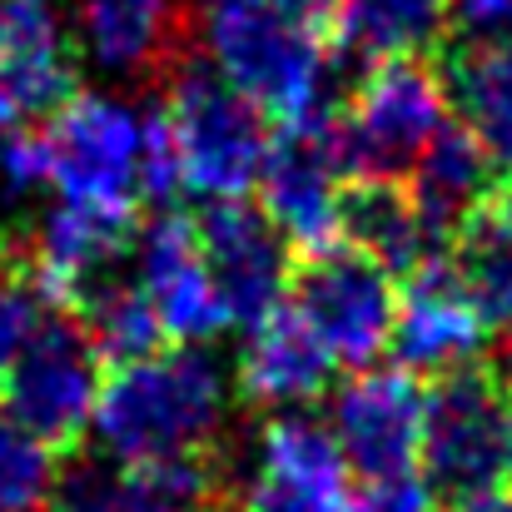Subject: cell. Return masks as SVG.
Instances as JSON below:
<instances>
[{
    "instance_id": "1",
    "label": "cell",
    "mask_w": 512,
    "mask_h": 512,
    "mask_svg": "<svg viewBox=\"0 0 512 512\" xmlns=\"http://www.w3.org/2000/svg\"><path fill=\"white\" fill-rule=\"evenodd\" d=\"M204 45L214 70L274 125L329 105L339 60L329 0H209Z\"/></svg>"
},
{
    "instance_id": "2",
    "label": "cell",
    "mask_w": 512,
    "mask_h": 512,
    "mask_svg": "<svg viewBox=\"0 0 512 512\" xmlns=\"http://www.w3.org/2000/svg\"><path fill=\"white\" fill-rule=\"evenodd\" d=\"M229 423V383L219 363L184 343L105 373L95 398V438L125 468L219 453Z\"/></svg>"
},
{
    "instance_id": "3",
    "label": "cell",
    "mask_w": 512,
    "mask_h": 512,
    "mask_svg": "<svg viewBox=\"0 0 512 512\" xmlns=\"http://www.w3.org/2000/svg\"><path fill=\"white\" fill-rule=\"evenodd\" d=\"M165 125H170L179 179L189 194L219 204V199H244L249 189H259L274 130L264 110L249 105L214 65L184 60L174 70Z\"/></svg>"
},
{
    "instance_id": "4",
    "label": "cell",
    "mask_w": 512,
    "mask_h": 512,
    "mask_svg": "<svg viewBox=\"0 0 512 512\" xmlns=\"http://www.w3.org/2000/svg\"><path fill=\"white\" fill-rule=\"evenodd\" d=\"M448 125L443 70L418 55L373 60L339 105V140L353 179H408Z\"/></svg>"
},
{
    "instance_id": "5",
    "label": "cell",
    "mask_w": 512,
    "mask_h": 512,
    "mask_svg": "<svg viewBox=\"0 0 512 512\" xmlns=\"http://www.w3.org/2000/svg\"><path fill=\"white\" fill-rule=\"evenodd\" d=\"M418 468L448 503L512 483V398L493 368L468 363L433 378Z\"/></svg>"
},
{
    "instance_id": "6",
    "label": "cell",
    "mask_w": 512,
    "mask_h": 512,
    "mask_svg": "<svg viewBox=\"0 0 512 512\" xmlns=\"http://www.w3.org/2000/svg\"><path fill=\"white\" fill-rule=\"evenodd\" d=\"M284 299L343 368H368L383 348H393L398 279L343 239L314 254H294Z\"/></svg>"
},
{
    "instance_id": "7",
    "label": "cell",
    "mask_w": 512,
    "mask_h": 512,
    "mask_svg": "<svg viewBox=\"0 0 512 512\" xmlns=\"http://www.w3.org/2000/svg\"><path fill=\"white\" fill-rule=\"evenodd\" d=\"M100 383H105V358L95 353L80 319L60 309L30 334L20 358L10 363L0 403L5 418L45 438L55 453H70L95 418Z\"/></svg>"
},
{
    "instance_id": "8",
    "label": "cell",
    "mask_w": 512,
    "mask_h": 512,
    "mask_svg": "<svg viewBox=\"0 0 512 512\" xmlns=\"http://www.w3.org/2000/svg\"><path fill=\"white\" fill-rule=\"evenodd\" d=\"M140 155H145V110H135L120 95L80 90L45 135L50 184L65 204L140 214Z\"/></svg>"
},
{
    "instance_id": "9",
    "label": "cell",
    "mask_w": 512,
    "mask_h": 512,
    "mask_svg": "<svg viewBox=\"0 0 512 512\" xmlns=\"http://www.w3.org/2000/svg\"><path fill=\"white\" fill-rule=\"evenodd\" d=\"M348 160L339 140V105H324L294 125H279L259 174L264 214L294 254L339 244V204L348 189Z\"/></svg>"
},
{
    "instance_id": "10",
    "label": "cell",
    "mask_w": 512,
    "mask_h": 512,
    "mask_svg": "<svg viewBox=\"0 0 512 512\" xmlns=\"http://www.w3.org/2000/svg\"><path fill=\"white\" fill-rule=\"evenodd\" d=\"M423 413L428 393L408 368H363L329 403V428L339 438L348 473L363 483L413 478L423 458Z\"/></svg>"
},
{
    "instance_id": "11",
    "label": "cell",
    "mask_w": 512,
    "mask_h": 512,
    "mask_svg": "<svg viewBox=\"0 0 512 512\" xmlns=\"http://www.w3.org/2000/svg\"><path fill=\"white\" fill-rule=\"evenodd\" d=\"M80 95L70 5L0 0V135L55 120Z\"/></svg>"
},
{
    "instance_id": "12",
    "label": "cell",
    "mask_w": 512,
    "mask_h": 512,
    "mask_svg": "<svg viewBox=\"0 0 512 512\" xmlns=\"http://www.w3.org/2000/svg\"><path fill=\"white\" fill-rule=\"evenodd\" d=\"M194 229H199V249H204L214 294L224 304V319L244 329L269 319L284 304L289 269H294V249L274 229V219L249 199H219L204 209Z\"/></svg>"
},
{
    "instance_id": "13",
    "label": "cell",
    "mask_w": 512,
    "mask_h": 512,
    "mask_svg": "<svg viewBox=\"0 0 512 512\" xmlns=\"http://www.w3.org/2000/svg\"><path fill=\"white\" fill-rule=\"evenodd\" d=\"M135 239H140V214L60 199L40 219L35 249L25 244V254H30V269H35L45 299L70 314L85 294H95L100 284H110L125 269Z\"/></svg>"
},
{
    "instance_id": "14",
    "label": "cell",
    "mask_w": 512,
    "mask_h": 512,
    "mask_svg": "<svg viewBox=\"0 0 512 512\" xmlns=\"http://www.w3.org/2000/svg\"><path fill=\"white\" fill-rule=\"evenodd\" d=\"M135 284L150 299L165 339L179 343H204L219 329H229L224 304L214 294L204 249H199V229L184 214H155L140 239H135Z\"/></svg>"
},
{
    "instance_id": "15",
    "label": "cell",
    "mask_w": 512,
    "mask_h": 512,
    "mask_svg": "<svg viewBox=\"0 0 512 512\" xmlns=\"http://www.w3.org/2000/svg\"><path fill=\"white\" fill-rule=\"evenodd\" d=\"M348 498V463L334 428L309 413H284L264 423L259 473L244 512H343Z\"/></svg>"
},
{
    "instance_id": "16",
    "label": "cell",
    "mask_w": 512,
    "mask_h": 512,
    "mask_svg": "<svg viewBox=\"0 0 512 512\" xmlns=\"http://www.w3.org/2000/svg\"><path fill=\"white\" fill-rule=\"evenodd\" d=\"M80 50L120 80H155L184 65L189 0H70Z\"/></svg>"
},
{
    "instance_id": "17",
    "label": "cell",
    "mask_w": 512,
    "mask_h": 512,
    "mask_svg": "<svg viewBox=\"0 0 512 512\" xmlns=\"http://www.w3.org/2000/svg\"><path fill=\"white\" fill-rule=\"evenodd\" d=\"M339 239L378 259L393 279L428 269L448 249V229L418 204L408 179H348L339 204Z\"/></svg>"
},
{
    "instance_id": "18",
    "label": "cell",
    "mask_w": 512,
    "mask_h": 512,
    "mask_svg": "<svg viewBox=\"0 0 512 512\" xmlns=\"http://www.w3.org/2000/svg\"><path fill=\"white\" fill-rule=\"evenodd\" d=\"M483 339H488V324L463 299L443 259L408 274V289L398 294V324H393V353L408 373L443 378L453 368H468L478 363Z\"/></svg>"
},
{
    "instance_id": "19",
    "label": "cell",
    "mask_w": 512,
    "mask_h": 512,
    "mask_svg": "<svg viewBox=\"0 0 512 512\" xmlns=\"http://www.w3.org/2000/svg\"><path fill=\"white\" fill-rule=\"evenodd\" d=\"M334 368L339 363L309 334V324L289 304H279L269 319L249 329L234 383L259 408H294V403H314L334 383Z\"/></svg>"
},
{
    "instance_id": "20",
    "label": "cell",
    "mask_w": 512,
    "mask_h": 512,
    "mask_svg": "<svg viewBox=\"0 0 512 512\" xmlns=\"http://www.w3.org/2000/svg\"><path fill=\"white\" fill-rule=\"evenodd\" d=\"M448 110L488 150L498 179H512V40H468L443 65Z\"/></svg>"
},
{
    "instance_id": "21",
    "label": "cell",
    "mask_w": 512,
    "mask_h": 512,
    "mask_svg": "<svg viewBox=\"0 0 512 512\" xmlns=\"http://www.w3.org/2000/svg\"><path fill=\"white\" fill-rule=\"evenodd\" d=\"M334 45L358 60L423 55L453 25V0H329Z\"/></svg>"
},
{
    "instance_id": "22",
    "label": "cell",
    "mask_w": 512,
    "mask_h": 512,
    "mask_svg": "<svg viewBox=\"0 0 512 512\" xmlns=\"http://www.w3.org/2000/svg\"><path fill=\"white\" fill-rule=\"evenodd\" d=\"M443 269L463 289V299L478 309V319L493 329H512V234L493 219L488 199L468 209L443 249Z\"/></svg>"
},
{
    "instance_id": "23",
    "label": "cell",
    "mask_w": 512,
    "mask_h": 512,
    "mask_svg": "<svg viewBox=\"0 0 512 512\" xmlns=\"http://www.w3.org/2000/svg\"><path fill=\"white\" fill-rule=\"evenodd\" d=\"M408 184H413L418 204L453 234V224L493 194L498 170H493L488 150H483L463 125H443L438 140H433V145L423 150V160L413 165Z\"/></svg>"
},
{
    "instance_id": "24",
    "label": "cell",
    "mask_w": 512,
    "mask_h": 512,
    "mask_svg": "<svg viewBox=\"0 0 512 512\" xmlns=\"http://www.w3.org/2000/svg\"><path fill=\"white\" fill-rule=\"evenodd\" d=\"M70 314L90 334L105 368H120V363H135V358H150V353L165 348V329H160V319H155V309H150V299L140 294L135 279L115 274L110 284L85 294Z\"/></svg>"
},
{
    "instance_id": "25",
    "label": "cell",
    "mask_w": 512,
    "mask_h": 512,
    "mask_svg": "<svg viewBox=\"0 0 512 512\" xmlns=\"http://www.w3.org/2000/svg\"><path fill=\"white\" fill-rule=\"evenodd\" d=\"M60 483V453L0 413V512H45Z\"/></svg>"
},
{
    "instance_id": "26",
    "label": "cell",
    "mask_w": 512,
    "mask_h": 512,
    "mask_svg": "<svg viewBox=\"0 0 512 512\" xmlns=\"http://www.w3.org/2000/svg\"><path fill=\"white\" fill-rule=\"evenodd\" d=\"M45 304L50 299L30 269L25 244L5 239V254H0V388H5V373L20 358V348L45 324Z\"/></svg>"
},
{
    "instance_id": "27",
    "label": "cell",
    "mask_w": 512,
    "mask_h": 512,
    "mask_svg": "<svg viewBox=\"0 0 512 512\" xmlns=\"http://www.w3.org/2000/svg\"><path fill=\"white\" fill-rule=\"evenodd\" d=\"M40 184H50L45 135H35V130H5L0 135V194L5 199H30Z\"/></svg>"
},
{
    "instance_id": "28",
    "label": "cell",
    "mask_w": 512,
    "mask_h": 512,
    "mask_svg": "<svg viewBox=\"0 0 512 512\" xmlns=\"http://www.w3.org/2000/svg\"><path fill=\"white\" fill-rule=\"evenodd\" d=\"M45 512H130V508H125L120 478H110V473L95 468V463H80V468H70V473L55 483Z\"/></svg>"
},
{
    "instance_id": "29",
    "label": "cell",
    "mask_w": 512,
    "mask_h": 512,
    "mask_svg": "<svg viewBox=\"0 0 512 512\" xmlns=\"http://www.w3.org/2000/svg\"><path fill=\"white\" fill-rule=\"evenodd\" d=\"M343 512H438V503L433 488L418 478H383V483H363V493H353Z\"/></svg>"
},
{
    "instance_id": "30",
    "label": "cell",
    "mask_w": 512,
    "mask_h": 512,
    "mask_svg": "<svg viewBox=\"0 0 512 512\" xmlns=\"http://www.w3.org/2000/svg\"><path fill=\"white\" fill-rule=\"evenodd\" d=\"M453 25L468 40H512V0H453Z\"/></svg>"
},
{
    "instance_id": "31",
    "label": "cell",
    "mask_w": 512,
    "mask_h": 512,
    "mask_svg": "<svg viewBox=\"0 0 512 512\" xmlns=\"http://www.w3.org/2000/svg\"><path fill=\"white\" fill-rule=\"evenodd\" d=\"M443 512H512V493L493 488V493H473V498H453Z\"/></svg>"
},
{
    "instance_id": "32",
    "label": "cell",
    "mask_w": 512,
    "mask_h": 512,
    "mask_svg": "<svg viewBox=\"0 0 512 512\" xmlns=\"http://www.w3.org/2000/svg\"><path fill=\"white\" fill-rule=\"evenodd\" d=\"M493 373H498V383H503V393L512 398V329H508V343L498 348V363H493Z\"/></svg>"
},
{
    "instance_id": "33",
    "label": "cell",
    "mask_w": 512,
    "mask_h": 512,
    "mask_svg": "<svg viewBox=\"0 0 512 512\" xmlns=\"http://www.w3.org/2000/svg\"><path fill=\"white\" fill-rule=\"evenodd\" d=\"M199 512H244L239 503H229V498H214V503H204Z\"/></svg>"
}]
</instances>
